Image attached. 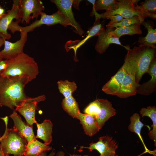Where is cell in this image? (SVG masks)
<instances>
[{
    "label": "cell",
    "instance_id": "cell-7",
    "mask_svg": "<svg viewBox=\"0 0 156 156\" xmlns=\"http://www.w3.org/2000/svg\"><path fill=\"white\" fill-rule=\"evenodd\" d=\"M46 99V96L44 95L34 98L28 97L16 106L15 110L18 112L24 117L28 124L33 126L34 123L37 122L35 118L37 104L40 102L44 101Z\"/></svg>",
    "mask_w": 156,
    "mask_h": 156
},
{
    "label": "cell",
    "instance_id": "cell-29",
    "mask_svg": "<svg viewBox=\"0 0 156 156\" xmlns=\"http://www.w3.org/2000/svg\"><path fill=\"white\" fill-rule=\"evenodd\" d=\"M140 117L137 113L133 114L130 117V123L128 126V129L131 132L137 134L146 149V146L141 135V129L144 125L140 120Z\"/></svg>",
    "mask_w": 156,
    "mask_h": 156
},
{
    "label": "cell",
    "instance_id": "cell-23",
    "mask_svg": "<svg viewBox=\"0 0 156 156\" xmlns=\"http://www.w3.org/2000/svg\"><path fill=\"white\" fill-rule=\"evenodd\" d=\"M136 3L135 6V9L144 17H149L156 18V0H146L139 5Z\"/></svg>",
    "mask_w": 156,
    "mask_h": 156
},
{
    "label": "cell",
    "instance_id": "cell-31",
    "mask_svg": "<svg viewBox=\"0 0 156 156\" xmlns=\"http://www.w3.org/2000/svg\"><path fill=\"white\" fill-rule=\"evenodd\" d=\"M144 21V19L141 18L138 16L136 15L131 18L123 19L122 21L119 22L111 24H108L106 25V26L109 27L113 28L119 27H127L135 23L141 24Z\"/></svg>",
    "mask_w": 156,
    "mask_h": 156
},
{
    "label": "cell",
    "instance_id": "cell-33",
    "mask_svg": "<svg viewBox=\"0 0 156 156\" xmlns=\"http://www.w3.org/2000/svg\"><path fill=\"white\" fill-rule=\"evenodd\" d=\"M2 119L4 121L5 126V132L3 134V135L0 138V142L2 140V139H3L5 136L6 132H7V129L8 128V117L7 116H6L5 117H3V118Z\"/></svg>",
    "mask_w": 156,
    "mask_h": 156
},
{
    "label": "cell",
    "instance_id": "cell-28",
    "mask_svg": "<svg viewBox=\"0 0 156 156\" xmlns=\"http://www.w3.org/2000/svg\"><path fill=\"white\" fill-rule=\"evenodd\" d=\"M57 84L60 92L63 95L64 98L72 96V94L77 88L75 82H70L67 80L58 81Z\"/></svg>",
    "mask_w": 156,
    "mask_h": 156
},
{
    "label": "cell",
    "instance_id": "cell-16",
    "mask_svg": "<svg viewBox=\"0 0 156 156\" xmlns=\"http://www.w3.org/2000/svg\"><path fill=\"white\" fill-rule=\"evenodd\" d=\"M99 107L96 115L94 117L96 122L101 129L105 122L116 114V110L110 101L107 99H98Z\"/></svg>",
    "mask_w": 156,
    "mask_h": 156
},
{
    "label": "cell",
    "instance_id": "cell-2",
    "mask_svg": "<svg viewBox=\"0 0 156 156\" xmlns=\"http://www.w3.org/2000/svg\"><path fill=\"white\" fill-rule=\"evenodd\" d=\"M39 73L38 67L34 59L24 53L7 60L6 68L0 72L4 76H24L30 82L36 78Z\"/></svg>",
    "mask_w": 156,
    "mask_h": 156
},
{
    "label": "cell",
    "instance_id": "cell-25",
    "mask_svg": "<svg viewBox=\"0 0 156 156\" xmlns=\"http://www.w3.org/2000/svg\"><path fill=\"white\" fill-rule=\"evenodd\" d=\"M51 146L43 143L36 139L27 143L24 156H38L42 153L52 149Z\"/></svg>",
    "mask_w": 156,
    "mask_h": 156
},
{
    "label": "cell",
    "instance_id": "cell-13",
    "mask_svg": "<svg viewBox=\"0 0 156 156\" xmlns=\"http://www.w3.org/2000/svg\"><path fill=\"white\" fill-rule=\"evenodd\" d=\"M21 38L14 42L5 40L4 49L0 51L2 58L11 59L24 53L23 47L27 40V33H21Z\"/></svg>",
    "mask_w": 156,
    "mask_h": 156
},
{
    "label": "cell",
    "instance_id": "cell-12",
    "mask_svg": "<svg viewBox=\"0 0 156 156\" xmlns=\"http://www.w3.org/2000/svg\"><path fill=\"white\" fill-rule=\"evenodd\" d=\"M51 1L56 5L58 11L69 20L70 25L73 28V31L80 36H82L84 31L76 21L72 10L74 0H51Z\"/></svg>",
    "mask_w": 156,
    "mask_h": 156
},
{
    "label": "cell",
    "instance_id": "cell-30",
    "mask_svg": "<svg viewBox=\"0 0 156 156\" xmlns=\"http://www.w3.org/2000/svg\"><path fill=\"white\" fill-rule=\"evenodd\" d=\"M118 1L115 0H98L96 1L94 5L95 10H106L112 11L117 8Z\"/></svg>",
    "mask_w": 156,
    "mask_h": 156
},
{
    "label": "cell",
    "instance_id": "cell-17",
    "mask_svg": "<svg viewBox=\"0 0 156 156\" xmlns=\"http://www.w3.org/2000/svg\"><path fill=\"white\" fill-rule=\"evenodd\" d=\"M10 117L14 121V125L13 128L19 132L26 139L27 143L36 139L33 131V126H30L27 122L23 121L21 116L15 110H14Z\"/></svg>",
    "mask_w": 156,
    "mask_h": 156
},
{
    "label": "cell",
    "instance_id": "cell-32",
    "mask_svg": "<svg viewBox=\"0 0 156 156\" xmlns=\"http://www.w3.org/2000/svg\"><path fill=\"white\" fill-rule=\"evenodd\" d=\"M109 19H110L111 21L108 23L109 24L120 22L124 18L121 16L119 15H116L111 16Z\"/></svg>",
    "mask_w": 156,
    "mask_h": 156
},
{
    "label": "cell",
    "instance_id": "cell-20",
    "mask_svg": "<svg viewBox=\"0 0 156 156\" xmlns=\"http://www.w3.org/2000/svg\"><path fill=\"white\" fill-rule=\"evenodd\" d=\"M141 24L147 29L148 33L146 36L139 38L138 46H146L156 49V29L153 28L154 23L151 21H144Z\"/></svg>",
    "mask_w": 156,
    "mask_h": 156
},
{
    "label": "cell",
    "instance_id": "cell-18",
    "mask_svg": "<svg viewBox=\"0 0 156 156\" xmlns=\"http://www.w3.org/2000/svg\"><path fill=\"white\" fill-rule=\"evenodd\" d=\"M99 20L95 21L94 25L88 31L87 35L84 39L81 41L79 40H70L66 43L64 47L67 52L71 49L74 50L75 53L74 59L75 61H78L76 56L77 49L90 38L96 36L101 29L102 26L101 24L100 23Z\"/></svg>",
    "mask_w": 156,
    "mask_h": 156
},
{
    "label": "cell",
    "instance_id": "cell-37",
    "mask_svg": "<svg viewBox=\"0 0 156 156\" xmlns=\"http://www.w3.org/2000/svg\"><path fill=\"white\" fill-rule=\"evenodd\" d=\"M82 1L81 0H74L73 5L75 8L79 10V5L80 2Z\"/></svg>",
    "mask_w": 156,
    "mask_h": 156
},
{
    "label": "cell",
    "instance_id": "cell-10",
    "mask_svg": "<svg viewBox=\"0 0 156 156\" xmlns=\"http://www.w3.org/2000/svg\"><path fill=\"white\" fill-rule=\"evenodd\" d=\"M22 18V13L19 8V0H13L12 8L0 19V37L5 40L9 39L11 35L7 32L9 25L14 19H15L16 22L18 23L21 21Z\"/></svg>",
    "mask_w": 156,
    "mask_h": 156
},
{
    "label": "cell",
    "instance_id": "cell-38",
    "mask_svg": "<svg viewBox=\"0 0 156 156\" xmlns=\"http://www.w3.org/2000/svg\"><path fill=\"white\" fill-rule=\"evenodd\" d=\"M5 40L3 38L0 37V48L3 45H4ZM3 60L0 53V61Z\"/></svg>",
    "mask_w": 156,
    "mask_h": 156
},
{
    "label": "cell",
    "instance_id": "cell-39",
    "mask_svg": "<svg viewBox=\"0 0 156 156\" xmlns=\"http://www.w3.org/2000/svg\"><path fill=\"white\" fill-rule=\"evenodd\" d=\"M5 10L0 6V19L5 14Z\"/></svg>",
    "mask_w": 156,
    "mask_h": 156
},
{
    "label": "cell",
    "instance_id": "cell-27",
    "mask_svg": "<svg viewBox=\"0 0 156 156\" xmlns=\"http://www.w3.org/2000/svg\"><path fill=\"white\" fill-rule=\"evenodd\" d=\"M62 106L63 109L70 116L77 119L80 112L77 102L72 96L64 98L62 101Z\"/></svg>",
    "mask_w": 156,
    "mask_h": 156
},
{
    "label": "cell",
    "instance_id": "cell-15",
    "mask_svg": "<svg viewBox=\"0 0 156 156\" xmlns=\"http://www.w3.org/2000/svg\"><path fill=\"white\" fill-rule=\"evenodd\" d=\"M127 68L124 62L117 73L103 86L102 90L106 94L117 96Z\"/></svg>",
    "mask_w": 156,
    "mask_h": 156
},
{
    "label": "cell",
    "instance_id": "cell-19",
    "mask_svg": "<svg viewBox=\"0 0 156 156\" xmlns=\"http://www.w3.org/2000/svg\"><path fill=\"white\" fill-rule=\"evenodd\" d=\"M148 73L151 76V79L140 85L137 92L141 94L148 95L155 90L156 87V60L155 57L151 61Z\"/></svg>",
    "mask_w": 156,
    "mask_h": 156
},
{
    "label": "cell",
    "instance_id": "cell-11",
    "mask_svg": "<svg viewBox=\"0 0 156 156\" xmlns=\"http://www.w3.org/2000/svg\"><path fill=\"white\" fill-rule=\"evenodd\" d=\"M90 146L80 147V148L88 149L90 151L94 150L97 151L100 154L99 156H117L116 150L118 146L116 141L108 136H102L99 138L96 142L89 144Z\"/></svg>",
    "mask_w": 156,
    "mask_h": 156
},
{
    "label": "cell",
    "instance_id": "cell-26",
    "mask_svg": "<svg viewBox=\"0 0 156 156\" xmlns=\"http://www.w3.org/2000/svg\"><path fill=\"white\" fill-rule=\"evenodd\" d=\"M140 114L142 117L147 116L149 117L153 122L151 127L152 129L148 133L150 138L154 142V145L156 144V107L155 106H148L146 108H142Z\"/></svg>",
    "mask_w": 156,
    "mask_h": 156
},
{
    "label": "cell",
    "instance_id": "cell-21",
    "mask_svg": "<svg viewBox=\"0 0 156 156\" xmlns=\"http://www.w3.org/2000/svg\"><path fill=\"white\" fill-rule=\"evenodd\" d=\"M77 119L80 120L85 133L89 136H92L100 130L93 116L80 112Z\"/></svg>",
    "mask_w": 156,
    "mask_h": 156
},
{
    "label": "cell",
    "instance_id": "cell-40",
    "mask_svg": "<svg viewBox=\"0 0 156 156\" xmlns=\"http://www.w3.org/2000/svg\"><path fill=\"white\" fill-rule=\"evenodd\" d=\"M0 156H9V155L4 154L1 151L0 147Z\"/></svg>",
    "mask_w": 156,
    "mask_h": 156
},
{
    "label": "cell",
    "instance_id": "cell-41",
    "mask_svg": "<svg viewBox=\"0 0 156 156\" xmlns=\"http://www.w3.org/2000/svg\"><path fill=\"white\" fill-rule=\"evenodd\" d=\"M83 156H90L88 155H84Z\"/></svg>",
    "mask_w": 156,
    "mask_h": 156
},
{
    "label": "cell",
    "instance_id": "cell-4",
    "mask_svg": "<svg viewBox=\"0 0 156 156\" xmlns=\"http://www.w3.org/2000/svg\"><path fill=\"white\" fill-rule=\"evenodd\" d=\"M40 16V19L36 20L29 26L25 27L19 26L18 23L13 21L9 25L8 29L10 30L13 34L16 31H18L21 33L27 34L43 25L50 26L60 24L64 27L70 25L69 20L58 11L51 15H47L43 12Z\"/></svg>",
    "mask_w": 156,
    "mask_h": 156
},
{
    "label": "cell",
    "instance_id": "cell-3",
    "mask_svg": "<svg viewBox=\"0 0 156 156\" xmlns=\"http://www.w3.org/2000/svg\"><path fill=\"white\" fill-rule=\"evenodd\" d=\"M136 68L135 81L138 84L142 76L148 73L152 60L155 57V49L143 46H134L128 50Z\"/></svg>",
    "mask_w": 156,
    "mask_h": 156
},
{
    "label": "cell",
    "instance_id": "cell-22",
    "mask_svg": "<svg viewBox=\"0 0 156 156\" xmlns=\"http://www.w3.org/2000/svg\"><path fill=\"white\" fill-rule=\"evenodd\" d=\"M36 124L37 128L36 138L42 140L45 144L49 145L52 140L53 125L52 122L49 120L46 119L42 123L37 122Z\"/></svg>",
    "mask_w": 156,
    "mask_h": 156
},
{
    "label": "cell",
    "instance_id": "cell-42",
    "mask_svg": "<svg viewBox=\"0 0 156 156\" xmlns=\"http://www.w3.org/2000/svg\"><path fill=\"white\" fill-rule=\"evenodd\" d=\"M23 156H24V155H23Z\"/></svg>",
    "mask_w": 156,
    "mask_h": 156
},
{
    "label": "cell",
    "instance_id": "cell-1",
    "mask_svg": "<svg viewBox=\"0 0 156 156\" xmlns=\"http://www.w3.org/2000/svg\"><path fill=\"white\" fill-rule=\"evenodd\" d=\"M26 77L4 76L0 74V106L12 110L27 99L25 88L29 82Z\"/></svg>",
    "mask_w": 156,
    "mask_h": 156
},
{
    "label": "cell",
    "instance_id": "cell-14",
    "mask_svg": "<svg viewBox=\"0 0 156 156\" xmlns=\"http://www.w3.org/2000/svg\"><path fill=\"white\" fill-rule=\"evenodd\" d=\"M106 27L107 28L105 30L104 27L102 26L96 36H98V39L95 46V49L98 53L100 54L104 53L109 45L112 44L121 46L128 50L130 49L129 47L122 45L119 38L114 37L109 34L110 27L106 26Z\"/></svg>",
    "mask_w": 156,
    "mask_h": 156
},
{
    "label": "cell",
    "instance_id": "cell-5",
    "mask_svg": "<svg viewBox=\"0 0 156 156\" xmlns=\"http://www.w3.org/2000/svg\"><path fill=\"white\" fill-rule=\"evenodd\" d=\"M1 151L5 155L23 156L27 142L16 129L7 128L5 137L0 142Z\"/></svg>",
    "mask_w": 156,
    "mask_h": 156
},
{
    "label": "cell",
    "instance_id": "cell-24",
    "mask_svg": "<svg viewBox=\"0 0 156 156\" xmlns=\"http://www.w3.org/2000/svg\"><path fill=\"white\" fill-rule=\"evenodd\" d=\"M141 24L135 23L127 27H122L114 28L110 27L109 34L114 37L119 38L125 35L131 36L134 34H140L142 33Z\"/></svg>",
    "mask_w": 156,
    "mask_h": 156
},
{
    "label": "cell",
    "instance_id": "cell-36",
    "mask_svg": "<svg viewBox=\"0 0 156 156\" xmlns=\"http://www.w3.org/2000/svg\"><path fill=\"white\" fill-rule=\"evenodd\" d=\"M56 156H64V153L62 151H60L57 153ZM69 156H82L80 155L77 154H70Z\"/></svg>",
    "mask_w": 156,
    "mask_h": 156
},
{
    "label": "cell",
    "instance_id": "cell-6",
    "mask_svg": "<svg viewBox=\"0 0 156 156\" xmlns=\"http://www.w3.org/2000/svg\"><path fill=\"white\" fill-rule=\"evenodd\" d=\"M124 62L127 64L128 68L116 96L126 98L135 95L140 85L136 82V68L134 64L127 57L125 58Z\"/></svg>",
    "mask_w": 156,
    "mask_h": 156
},
{
    "label": "cell",
    "instance_id": "cell-34",
    "mask_svg": "<svg viewBox=\"0 0 156 156\" xmlns=\"http://www.w3.org/2000/svg\"><path fill=\"white\" fill-rule=\"evenodd\" d=\"M7 60H2L0 61V72L5 70L7 66Z\"/></svg>",
    "mask_w": 156,
    "mask_h": 156
},
{
    "label": "cell",
    "instance_id": "cell-9",
    "mask_svg": "<svg viewBox=\"0 0 156 156\" xmlns=\"http://www.w3.org/2000/svg\"><path fill=\"white\" fill-rule=\"evenodd\" d=\"M19 5L22 13L21 22L26 23H28L31 19H37L44 9L40 0H20Z\"/></svg>",
    "mask_w": 156,
    "mask_h": 156
},
{
    "label": "cell",
    "instance_id": "cell-8",
    "mask_svg": "<svg viewBox=\"0 0 156 156\" xmlns=\"http://www.w3.org/2000/svg\"><path fill=\"white\" fill-rule=\"evenodd\" d=\"M117 8L112 11H106L101 14V18L109 19L113 16L119 15L123 18H131L135 16L144 19L145 17L141 15L135 9V4L138 2V0H118Z\"/></svg>",
    "mask_w": 156,
    "mask_h": 156
},
{
    "label": "cell",
    "instance_id": "cell-35",
    "mask_svg": "<svg viewBox=\"0 0 156 156\" xmlns=\"http://www.w3.org/2000/svg\"><path fill=\"white\" fill-rule=\"evenodd\" d=\"M55 154L54 149H53L51 153L48 155H47V152H46L42 153L38 156H54Z\"/></svg>",
    "mask_w": 156,
    "mask_h": 156
}]
</instances>
